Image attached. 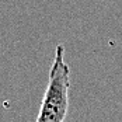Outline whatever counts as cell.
I'll list each match as a JSON object with an SVG mask.
<instances>
[{
	"label": "cell",
	"mask_w": 122,
	"mask_h": 122,
	"mask_svg": "<svg viewBox=\"0 0 122 122\" xmlns=\"http://www.w3.org/2000/svg\"><path fill=\"white\" fill-rule=\"evenodd\" d=\"M70 67L65 62V46L59 44L55 51L48 77V86L35 122H63L69 110Z\"/></svg>",
	"instance_id": "cell-1"
}]
</instances>
